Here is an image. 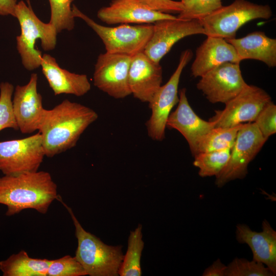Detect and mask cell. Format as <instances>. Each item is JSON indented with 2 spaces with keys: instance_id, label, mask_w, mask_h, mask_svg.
<instances>
[{
  "instance_id": "ac0fdd59",
  "label": "cell",
  "mask_w": 276,
  "mask_h": 276,
  "mask_svg": "<svg viewBox=\"0 0 276 276\" xmlns=\"http://www.w3.org/2000/svg\"><path fill=\"white\" fill-rule=\"evenodd\" d=\"M262 231H252L247 225H236V236L238 242L248 245L252 260L263 263L276 274V232L269 222L264 220Z\"/></svg>"
},
{
  "instance_id": "5b68a950",
  "label": "cell",
  "mask_w": 276,
  "mask_h": 276,
  "mask_svg": "<svg viewBox=\"0 0 276 276\" xmlns=\"http://www.w3.org/2000/svg\"><path fill=\"white\" fill-rule=\"evenodd\" d=\"M268 5L256 4L246 0H235L199 20L206 36L235 38L243 25L257 19H268L272 16Z\"/></svg>"
},
{
  "instance_id": "d6a6232c",
  "label": "cell",
  "mask_w": 276,
  "mask_h": 276,
  "mask_svg": "<svg viewBox=\"0 0 276 276\" xmlns=\"http://www.w3.org/2000/svg\"><path fill=\"white\" fill-rule=\"evenodd\" d=\"M226 266L219 259L208 267L202 273L203 276H225Z\"/></svg>"
},
{
  "instance_id": "5bb4252c",
  "label": "cell",
  "mask_w": 276,
  "mask_h": 276,
  "mask_svg": "<svg viewBox=\"0 0 276 276\" xmlns=\"http://www.w3.org/2000/svg\"><path fill=\"white\" fill-rule=\"evenodd\" d=\"M37 75L33 73L27 84L17 85L14 90L13 112L18 130L24 134L38 130L45 109L37 91Z\"/></svg>"
},
{
  "instance_id": "cb8c5ba5",
  "label": "cell",
  "mask_w": 276,
  "mask_h": 276,
  "mask_svg": "<svg viewBox=\"0 0 276 276\" xmlns=\"http://www.w3.org/2000/svg\"><path fill=\"white\" fill-rule=\"evenodd\" d=\"M242 124L233 127L213 128L199 142L196 154L201 152L232 149Z\"/></svg>"
},
{
  "instance_id": "8fae6325",
  "label": "cell",
  "mask_w": 276,
  "mask_h": 276,
  "mask_svg": "<svg viewBox=\"0 0 276 276\" xmlns=\"http://www.w3.org/2000/svg\"><path fill=\"white\" fill-rule=\"evenodd\" d=\"M152 35L143 52L152 60H160L179 40L188 36L203 34L204 30L199 19H181L177 17L155 22Z\"/></svg>"
},
{
  "instance_id": "f546056e",
  "label": "cell",
  "mask_w": 276,
  "mask_h": 276,
  "mask_svg": "<svg viewBox=\"0 0 276 276\" xmlns=\"http://www.w3.org/2000/svg\"><path fill=\"white\" fill-rule=\"evenodd\" d=\"M87 275L75 257L66 255L52 260L47 276H83Z\"/></svg>"
},
{
  "instance_id": "44dd1931",
  "label": "cell",
  "mask_w": 276,
  "mask_h": 276,
  "mask_svg": "<svg viewBox=\"0 0 276 276\" xmlns=\"http://www.w3.org/2000/svg\"><path fill=\"white\" fill-rule=\"evenodd\" d=\"M225 40L234 47L241 61L254 59L269 67L276 66V39L268 37L264 32L255 31L242 38Z\"/></svg>"
},
{
  "instance_id": "2e32d148",
  "label": "cell",
  "mask_w": 276,
  "mask_h": 276,
  "mask_svg": "<svg viewBox=\"0 0 276 276\" xmlns=\"http://www.w3.org/2000/svg\"><path fill=\"white\" fill-rule=\"evenodd\" d=\"M179 131L187 140L192 154H196L199 142L208 132L215 127L214 123L198 117L190 106L186 96V89L179 92L176 109L169 114L166 127Z\"/></svg>"
},
{
  "instance_id": "1f68e13d",
  "label": "cell",
  "mask_w": 276,
  "mask_h": 276,
  "mask_svg": "<svg viewBox=\"0 0 276 276\" xmlns=\"http://www.w3.org/2000/svg\"><path fill=\"white\" fill-rule=\"evenodd\" d=\"M146 7L163 13L175 14L183 10L181 1L174 0H137Z\"/></svg>"
},
{
  "instance_id": "4dcf8cb0",
  "label": "cell",
  "mask_w": 276,
  "mask_h": 276,
  "mask_svg": "<svg viewBox=\"0 0 276 276\" xmlns=\"http://www.w3.org/2000/svg\"><path fill=\"white\" fill-rule=\"evenodd\" d=\"M276 105L271 101L261 110L254 122L267 139L276 132Z\"/></svg>"
},
{
  "instance_id": "30bf717a",
  "label": "cell",
  "mask_w": 276,
  "mask_h": 276,
  "mask_svg": "<svg viewBox=\"0 0 276 276\" xmlns=\"http://www.w3.org/2000/svg\"><path fill=\"white\" fill-rule=\"evenodd\" d=\"M271 101L262 88L247 84L235 97L226 102L222 110H215L209 121L215 127H233L244 122H253L263 108Z\"/></svg>"
},
{
  "instance_id": "4316f807",
  "label": "cell",
  "mask_w": 276,
  "mask_h": 276,
  "mask_svg": "<svg viewBox=\"0 0 276 276\" xmlns=\"http://www.w3.org/2000/svg\"><path fill=\"white\" fill-rule=\"evenodd\" d=\"M183 10L177 18L200 19L223 6L222 0H181Z\"/></svg>"
},
{
  "instance_id": "6da1fadb",
  "label": "cell",
  "mask_w": 276,
  "mask_h": 276,
  "mask_svg": "<svg viewBox=\"0 0 276 276\" xmlns=\"http://www.w3.org/2000/svg\"><path fill=\"white\" fill-rule=\"evenodd\" d=\"M98 118L93 109L68 100L52 109H45L38 130L45 156L51 157L74 147Z\"/></svg>"
},
{
  "instance_id": "9c48e42d",
  "label": "cell",
  "mask_w": 276,
  "mask_h": 276,
  "mask_svg": "<svg viewBox=\"0 0 276 276\" xmlns=\"http://www.w3.org/2000/svg\"><path fill=\"white\" fill-rule=\"evenodd\" d=\"M44 156L39 132L24 139L0 142V171L5 175L37 171Z\"/></svg>"
},
{
  "instance_id": "836d02e7",
  "label": "cell",
  "mask_w": 276,
  "mask_h": 276,
  "mask_svg": "<svg viewBox=\"0 0 276 276\" xmlns=\"http://www.w3.org/2000/svg\"><path fill=\"white\" fill-rule=\"evenodd\" d=\"M17 0H0V16L11 15L15 17Z\"/></svg>"
},
{
  "instance_id": "7c38bea8",
  "label": "cell",
  "mask_w": 276,
  "mask_h": 276,
  "mask_svg": "<svg viewBox=\"0 0 276 276\" xmlns=\"http://www.w3.org/2000/svg\"><path fill=\"white\" fill-rule=\"evenodd\" d=\"M132 57L107 52L100 54L94 73L95 86L115 99L131 95L128 73Z\"/></svg>"
},
{
  "instance_id": "d4e9b609",
  "label": "cell",
  "mask_w": 276,
  "mask_h": 276,
  "mask_svg": "<svg viewBox=\"0 0 276 276\" xmlns=\"http://www.w3.org/2000/svg\"><path fill=\"white\" fill-rule=\"evenodd\" d=\"M231 150L227 148L194 155L193 165L198 168L199 175L202 177L217 176L227 163Z\"/></svg>"
},
{
  "instance_id": "7a4b0ae2",
  "label": "cell",
  "mask_w": 276,
  "mask_h": 276,
  "mask_svg": "<svg viewBox=\"0 0 276 276\" xmlns=\"http://www.w3.org/2000/svg\"><path fill=\"white\" fill-rule=\"evenodd\" d=\"M57 196V185L48 172H28L0 177V204L7 207L8 216L26 209L45 214Z\"/></svg>"
},
{
  "instance_id": "f1b7e54d",
  "label": "cell",
  "mask_w": 276,
  "mask_h": 276,
  "mask_svg": "<svg viewBox=\"0 0 276 276\" xmlns=\"http://www.w3.org/2000/svg\"><path fill=\"white\" fill-rule=\"evenodd\" d=\"M14 90L13 85L8 82L0 84V131L6 128L18 130L12 106Z\"/></svg>"
},
{
  "instance_id": "4fadbf2b",
  "label": "cell",
  "mask_w": 276,
  "mask_h": 276,
  "mask_svg": "<svg viewBox=\"0 0 276 276\" xmlns=\"http://www.w3.org/2000/svg\"><path fill=\"white\" fill-rule=\"evenodd\" d=\"M247 85L239 63L225 62L200 77L196 84L208 100L225 104L238 95Z\"/></svg>"
},
{
  "instance_id": "8992f818",
  "label": "cell",
  "mask_w": 276,
  "mask_h": 276,
  "mask_svg": "<svg viewBox=\"0 0 276 276\" xmlns=\"http://www.w3.org/2000/svg\"><path fill=\"white\" fill-rule=\"evenodd\" d=\"M72 12L75 18L83 20L96 32L109 53L133 57L144 51L152 34L153 24L107 27L97 23L74 5Z\"/></svg>"
},
{
  "instance_id": "ffe728a7",
  "label": "cell",
  "mask_w": 276,
  "mask_h": 276,
  "mask_svg": "<svg viewBox=\"0 0 276 276\" xmlns=\"http://www.w3.org/2000/svg\"><path fill=\"white\" fill-rule=\"evenodd\" d=\"M40 66L55 95L65 94L79 97L90 89V83L86 75L71 73L62 68L56 59L49 54L42 55Z\"/></svg>"
},
{
  "instance_id": "83f0119b",
  "label": "cell",
  "mask_w": 276,
  "mask_h": 276,
  "mask_svg": "<svg viewBox=\"0 0 276 276\" xmlns=\"http://www.w3.org/2000/svg\"><path fill=\"white\" fill-rule=\"evenodd\" d=\"M274 274L263 263L244 258H235L227 266L225 276H274Z\"/></svg>"
},
{
  "instance_id": "52a82bcc",
  "label": "cell",
  "mask_w": 276,
  "mask_h": 276,
  "mask_svg": "<svg viewBox=\"0 0 276 276\" xmlns=\"http://www.w3.org/2000/svg\"><path fill=\"white\" fill-rule=\"evenodd\" d=\"M267 140L254 122L243 124L231 149L227 163L216 176L215 185L221 188L232 180L244 178L247 173L248 164Z\"/></svg>"
},
{
  "instance_id": "603a6c76",
  "label": "cell",
  "mask_w": 276,
  "mask_h": 276,
  "mask_svg": "<svg viewBox=\"0 0 276 276\" xmlns=\"http://www.w3.org/2000/svg\"><path fill=\"white\" fill-rule=\"evenodd\" d=\"M142 225L139 224L131 231L128 240V248L122 264L119 275L121 276H140L142 275L141 258L144 243L143 241Z\"/></svg>"
},
{
  "instance_id": "d6986e66",
  "label": "cell",
  "mask_w": 276,
  "mask_h": 276,
  "mask_svg": "<svg viewBox=\"0 0 276 276\" xmlns=\"http://www.w3.org/2000/svg\"><path fill=\"white\" fill-rule=\"evenodd\" d=\"M241 61L234 47L225 39L207 36L196 50L191 73L194 77H200L223 63H240Z\"/></svg>"
},
{
  "instance_id": "7402d4cb",
  "label": "cell",
  "mask_w": 276,
  "mask_h": 276,
  "mask_svg": "<svg viewBox=\"0 0 276 276\" xmlns=\"http://www.w3.org/2000/svg\"><path fill=\"white\" fill-rule=\"evenodd\" d=\"M51 262L47 259L32 258L21 250L1 261L0 270L3 276H47Z\"/></svg>"
},
{
  "instance_id": "e0dca14e",
  "label": "cell",
  "mask_w": 276,
  "mask_h": 276,
  "mask_svg": "<svg viewBox=\"0 0 276 276\" xmlns=\"http://www.w3.org/2000/svg\"><path fill=\"white\" fill-rule=\"evenodd\" d=\"M100 20L108 25L154 23L176 18L172 14L150 9L137 0H112L97 12Z\"/></svg>"
},
{
  "instance_id": "9a60e30c",
  "label": "cell",
  "mask_w": 276,
  "mask_h": 276,
  "mask_svg": "<svg viewBox=\"0 0 276 276\" xmlns=\"http://www.w3.org/2000/svg\"><path fill=\"white\" fill-rule=\"evenodd\" d=\"M163 70L143 51L132 57L128 73L131 95L143 102L149 103L162 85Z\"/></svg>"
},
{
  "instance_id": "ba28073f",
  "label": "cell",
  "mask_w": 276,
  "mask_h": 276,
  "mask_svg": "<svg viewBox=\"0 0 276 276\" xmlns=\"http://www.w3.org/2000/svg\"><path fill=\"white\" fill-rule=\"evenodd\" d=\"M190 50L183 51L178 65L168 82L161 85L148 103L151 114L146 123L149 136L161 141L165 137L166 123L171 110L178 103V88L183 70L192 57Z\"/></svg>"
},
{
  "instance_id": "277c9868",
  "label": "cell",
  "mask_w": 276,
  "mask_h": 276,
  "mask_svg": "<svg viewBox=\"0 0 276 276\" xmlns=\"http://www.w3.org/2000/svg\"><path fill=\"white\" fill-rule=\"evenodd\" d=\"M15 17L19 22L21 32L16 37L17 49L24 67L32 71L40 66L42 53L36 49V41L40 39L45 51L55 48L57 32L51 23L42 21L34 12L30 2L20 1L15 9Z\"/></svg>"
},
{
  "instance_id": "3957f363",
  "label": "cell",
  "mask_w": 276,
  "mask_h": 276,
  "mask_svg": "<svg viewBox=\"0 0 276 276\" xmlns=\"http://www.w3.org/2000/svg\"><path fill=\"white\" fill-rule=\"evenodd\" d=\"M69 212L75 227L78 246L75 257L90 276H117L123 260L122 246H111L85 231L74 214L72 210L58 195Z\"/></svg>"
},
{
  "instance_id": "484cf974",
  "label": "cell",
  "mask_w": 276,
  "mask_h": 276,
  "mask_svg": "<svg viewBox=\"0 0 276 276\" xmlns=\"http://www.w3.org/2000/svg\"><path fill=\"white\" fill-rule=\"evenodd\" d=\"M51 8L50 23L58 33L63 30H72L75 26V17L72 12L73 0H49Z\"/></svg>"
}]
</instances>
